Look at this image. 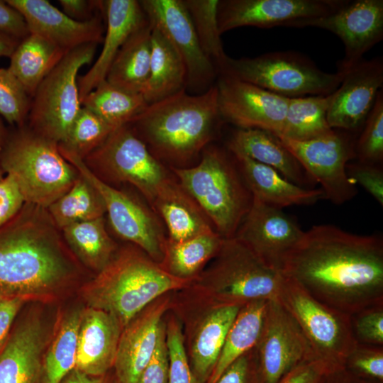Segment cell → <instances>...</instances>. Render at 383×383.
Segmentation results:
<instances>
[{
	"label": "cell",
	"instance_id": "6da1fadb",
	"mask_svg": "<svg viewBox=\"0 0 383 383\" xmlns=\"http://www.w3.org/2000/svg\"><path fill=\"white\" fill-rule=\"evenodd\" d=\"M281 272L318 301L351 315L383 303V240L316 225L287 255Z\"/></svg>",
	"mask_w": 383,
	"mask_h": 383
},
{
	"label": "cell",
	"instance_id": "7a4b0ae2",
	"mask_svg": "<svg viewBox=\"0 0 383 383\" xmlns=\"http://www.w3.org/2000/svg\"><path fill=\"white\" fill-rule=\"evenodd\" d=\"M60 231L47 209L27 203L0 227V299L43 297L73 278Z\"/></svg>",
	"mask_w": 383,
	"mask_h": 383
},
{
	"label": "cell",
	"instance_id": "3957f363",
	"mask_svg": "<svg viewBox=\"0 0 383 383\" xmlns=\"http://www.w3.org/2000/svg\"><path fill=\"white\" fill-rule=\"evenodd\" d=\"M221 120L213 85L196 94L184 89L149 104L128 125L160 161L180 165L201 154Z\"/></svg>",
	"mask_w": 383,
	"mask_h": 383
},
{
	"label": "cell",
	"instance_id": "277c9868",
	"mask_svg": "<svg viewBox=\"0 0 383 383\" xmlns=\"http://www.w3.org/2000/svg\"><path fill=\"white\" fill-rule=\"evenodd\" d=\"M185 283L140 253L125 250L83 287L82 296L89 307L112 314L123 328L152 300Z\"/></svg>",
	"mask_w": 383,
	"mask_h": 383
},
{
	"label": "cell",
	"instance_id": "5b68a950",
	"mask_svg": "<svg viewBox=\"0 0 383 383\" xmlns=\"http://www.w3.org/2000/svg\"><path fill=\"white\" fill-rule=\"evenodd\" d=\"M172 170L215 231L224 239L233 238L252 205V195L233 155L208 145L196 165Z\"/></svg>",
	"mask_w": 383,
	"mask_h": 383
},
{
	"label": "cell",
	"instance_id": "8992f818",
	"mask_svg": "<svg viewBox=\"0 0 383 383\" xmlns=\"http://www.w3.org/2000/svg\"><path fill=\"white\" fill-rule=\"evenodd\" d=\"M9 131L0 150V163L25 203L48 209L79 177L77 170L61 154L58 143L26 124Z\"/></svg>",
	"mask_w": 383,
	"mask_h": 383
},
{
	"label": "cell",
	"instance_id": "52a82bcc",
	"mask_svg": "<svg viewBox=\"0 0 383 383\" xmlns=\"http://www.w3.org/2000/svg\"><path fill=\"white\" fill-rule=\"evenodd\" d=\"M218 74L245 81L286 98L328 95L340 86L345 73L326 72L296 52H273L255 57L228 56Z\"/></svg>",
	"mask_w": 383,
	"mask_h": 383
},
{
	"label": "cell",
	"instance_id": "ba28073f",
	"mask_svg": "<svg viewBox=\"0 0 383 383\" xmlns=\"http://www.w3.org/2000/svg\"><path fill=\"white\" fill-rule=\"evenodd\" d=\"M96 46L85 44L67 52L43 80L31 99L28 120L32 131L58 144L65 140L82 107L78 72L92 62Z\"/></svg>",
	"mask_w": 383,
	"mask_h": 383
},
{
	"label": "cell",
	"instance_id": "9c48e42d",
	"mask_svg": "<svg viewBox=\"0 0 383 383\" xmlns=\"http://www.w3.org/2000/svg\"><path fill=\"white\" fill-rule=\"evenodd\" d=\"M277 299L299 325L315 357L343 366L357 343L350 315L318 301L284 275Z\"/></svg>",
	"mask_w": 383,
	"mask_h": 383
},
{
	"label": "cell",
	"instance_id": "30bf717a",
	"mask_svg": "<svg viewBox=\"0 0 383 383\" xmlns=\"http://www.w3.org/2000/svg\"><path fill=\"white\" fill-rule=\"evenodd\" d=\"M219 258L211 273L221 304L242 306L257 300L277 299L283 274L266 265L235 238L223 239Z\"/></svg>",
	"mask_w": 383,
	"mask_h": 383
},
{
	"label": "cell",
	"instance_id": "8fae6325",
	"mask_svg": "<svg viewBox=\"0 0 383 383\" xmlns=\"http://www.w3.org/2000/svg\"><path fill=\"white\" fill-rule=\"evenodd\" d=\"M83 160L116 180L135 187L151 205L170 179L162 163L128 124L116 128Z\"/></svg>",
	"mask_w": 383,
	"mask_h": 383
},
{
	"label": "cell",
	"instance_id": "7c38bea8",
	"mask_svg": "<svg viewBox=\"0 0 383 383\" xmlns=\"http://www.w3.org/2000/svg\"><path fill=\"white\" fill-rule=\"evenodd\" d=\"M60 148L63 157L101 196L114 232L121 238L135 244L153 260L163 259L167 240L155 213L134 197L106 184L82 158Z\"/></svg>",
	"mask_w": 383,
	"mask_h": 383
},
{
	"label": "cell",
	"instance_id": "4fadbf2b",
	"mask_svg": "<svg viewBox=\"0 0 383 383\" xmlns=\"http://www.w3.org/2000/svg\"><path fill=\"white\" fill-rule=\"evenodd\" d=\"M277 137L313 181L321 185L325 199L340 205L357 194L355 184L346 172L347 164L355 157V142L346 133L334 129L327 135L301 141Z\"/></svg>",
	"mask_w": 383,
	"mask_h": 383
},
{
	"label": "cell",
	"instance_id": "5bb4252c",
	"mask_svg": "<svg viewBox=\"0 0 383 383\" xmlns=\"http://www.w3.org/2000/svg\"><path fill=\"white\" fill-rule=\"evenodd\" d=\"M150 26L158 30L182 59L187 70L186 90L202 92L218 74L204 54L183 0L139 1Z\"/></svg>",
	"mask_w": 383,
	"mask_h": 383
},
{
	"label": "cell",
	"instance_id": "9a60e30c",
	"mask_svg": "<svg viewBox=\"0 0 383 383\" xmlns=\"http://www.w3.org/2000/svg\"><path fill=\"white\" fill-rule=\"evenodd\" d=\"M255 348L265 383H279L297 365L317 359L299 325L277 299L267 301Z\"/></svg>",
	"mask_w": 383,
	"mask_h": 383
},
{
	"label": "cell",
	"instance_id": "2e32d148",
	"mask_svg": "<svg viewBox=\"0 0 383 383\" xmlns=\"http://www.w3.org/2000/svg\"><path fill=\"white\" fill-rule=\"evenodd\" d=\"M308 26L327 30L342 40L345 55L338 65V71L345 72L382 40L383 1H345L328 15L299 21L292 27Z\"/></svg>",
	"mask_w": 383,
	"mask_h": 383
},
{
	"label": "cell",
	"instance_id": "e0dca14e",
	"mask_svg": "<svg viewBox=\"0 0 383 383\" xmlns=\"http://www.w3.org/2000/svg\"><path fill=\"white\" fill-rule=\"evenodd\" d=\"M216 85L223 120L238 128H256L276 135L281 134L289 98L225 74H218Z\"/></svg>",
	"mask_w": 383,
	"mask_h": 383
},
{
	"label": "cell",
	"instance_id": "ac0fdd59",
	"mask_svg": "<svg viewBox=\"0 0 383 383\" xmlns=\"http://www.w3.org/2000/svg\"><path fill=\"white\" fill-rule=\"evenodd\" d=\"M342 0H222L218 6L221 34L253 26L292 27L294 23L328 15L340 8Z\"/></svg>",
	"mask_w": 383,
	"mask_h": 383
},
{
	"label": "cell",
	"instance_id": "d6986e66",
	"mask_svg": "<svg viewBox=\"0 0 383 383\" xmlns=\"http://www.w3.org/2000/svg\"><path fill=\"white\" fill-rule=\"evenodd\" d=\"M304 232L282 209L252 197V205L234 237L266 265L281 272L286 257Z\"/></svg>",
	"mask_w": 383,
	"mask_h": 383
},
{
	"label": "cell",
	"instance_id": "ffe728a7",
	"mask_svg": "<svg viewBox=\"0 0 383 383\" xmlns=\"http://www.w3.org/2000/svg\"><path fill=\"white\" fill-rule=\"evenodd\" d=\"M327 112L332 129L355 131L362 128L383 87L382 57L362 60L344 72Z\"/></svg>",
	"mask_w": 383,
	"mask_h": 383
},
{
	"label": "cell",
	"instance_id": "44dd1931",
	"mask_svg": "<svg viewBox=\"0 0 383 383\" xmlns=\"http://www.w3.org/2000/svg\"><path fill=\"white\" fill-rule=\"evenodd\" d=\"M24 18L30 33L36 34L66 52L82 45L102 43L104 28L101 15L77 21L47 0H6Z\"/></svg>",
	"mask_w": 383,
	"mask_h": 383
},
{
	"label": "cell",
	"instance_id": "7402d4cb",
	"mask_svg": "<svg viewBox=\"0 0 383 383\" xmlns=\"http://www.w3.org/2000/svg\"><path fill=\"white\" fill-rule=\"evenodd\" d=\"M122 328L106 311L89 306L82 310L74 368L89 376H104L114 365Z\"/></svg>",
	"mask_w": 383,
	"mask_h": 383
},
{
	"label": "cell",
	"instance_id": "603a6c76",
	"mask_svg": "<svg viewBox=\"0 0 383 383\" xmlns=\"http://www.w3.org/2000/svg\"><path fill=\"white\" fill-rule=\"evenodd\" d=\"M103 9L106 31L101 51L88 72L77 79L81 101L106 79L109 70L121 48L147 21L139 1H103Z\"/></svg>",
	"mask_w": 383,
	"mask_h": 383
},
{
	"label": "cell",
	"instance_id": "cb8c5ba5",
	"mask_svg": "<svg viewBox=\"0 0 383 383\" xmlns=\"http://www.w3.org/2000/svg\"><path fill=\"white\" fill-rule=\"evenodd\" d=\"M45 340L38 318L18 322L0 350V383H40Z\"/></svg>",
	"mask_w": 383,
	"mask_h": 383
},
{
	"label": "cell",
	"instance_id": "d4e9b609",
	"mask_svg": "<svg viewBox=\"0 0 383 383\" xmlns=\"http://www.w3.org/2000/svg\"><path fill=\"white\" fill-rule=\"evenodd\" d=\"M165 306H153L123 328L113 365L119 383H137L155 347Z\"/></svg>",
	"mask_w": 383,
	"mask_h": 383
},
{
	"label": "cell",
	"instance_id": "484cf974",
	"mask_svg": "<svg viewBox=\"0 0 383 383\" xmlns=\"http://www.w3.org/2000/svg\"><path fill=\"white\" fill-rule=\"evenodd\" d=\"M228 150L269 166L287 179L304 187L315 182L292 153L274 134L256 128H237L227 143Z\"/></svg>",
	"mask_w": 383,
	"mask_h": 383
},
{
	"label": "cell",
	"instance_id": "4316f807",
	"mask_svg": "<svg viewBox=\"0 0 383 383\" xmlns=\"http://www.w3.org/2000/svg\"><path fill=\"white\" fill-rule=\"evenodd\" d=\"M231 154L252 197L267 205L282 209L290 206L311 205L325 199L320 187L299 186L269 166L242 155Z\"/></svg>",
	"mask_w": 383,
	"mask_h": 383
},
{
	"label": "cell",
	"instance_id": "83f0119b",
	"mask_svg": "<svg viewBox=\"0 0 383 383\" xmlns=\"http://www.w3.org/2000/svg\"><path fill=\"white\" fill-rule=\"evenodd\" d=\"M152 206L164 221L170 241L180 242L215 231L195 201L171 178L161 188Z\"/></svg>",
	"mask_w": 383,
	"mask_h": 383
},
{
	"label": "cell",
	"instance_id": "f1b7e54d",
	"mask_svg": "<svg viewBox=\"0 0 383 383\" xmlns=\"http://www.w3.org/2000/svg\"><path fill=\"white\" fill-rule=\"evenodd\" d=\"M186 84L187 70L182 59L167 40L152 27L150 72L140 94L149 105L186 89Z\"/></svg>",
	"mask_w": 383,
	"mask_h": 383
},
{
	"label": "cell",
	"instance_id": "f546056e",
	"mask_svg": "<svg viewBox=\"0 0 383 383\" xmlns=\"http://www.w3.org/2000/svg\"><path fill=\"white\" fill-rule=\"evenodd\" d=\"M66 51L33 33L22 39L10 56L8 69L33 97L38 86Z\"/></svg>",
	"mask_w": 383,
	"mask_h": 383
},
{
	"label": "cell",
	"instance_id": "4dcf8cb0",
	"mask_svg": "<svg viewBox=\"0 0 383 383\" xmlns=\"http://www.w3.org/2000/svg\"><path fill=\"white\" fill-rule=\"evenodd\" d=\"M152 27L147 20L119 50L106 80L127 91L140 93L148 80L151 57Z\"/></svg>",
	"mask_w": 383,
	"mask_h": 383
},
{
	"label": "cell",
	"instance_id": "1f68e13d",
	"mask_svg": "<svg viewBox=\"0 0 383 383\" xmlns=\"http://www.w3.org/2000/svg\"><path fill=\"white\" fill-rule=\"evenodd\" d=\"M241 306L220 304L205 318L194 339L192 362L199 383L208 381L216 366L227 334Z\"/></svg>",
	"mask_w": 383,
	"mask_h": 383
},
{
	"label": "cell",
	"instance_id": "d6a6232c",
	"mask_svg": "<svg viewBox=\"0 0 383 383\" xmlns=\"http://www.w3.org/2000/svg\"><path fill=\"white\" fill-rule=\"evenodd\" d=\"M267 301L257 300L240 307L207 383H216L228 367L255 348L262 330Z\"/></svg>",
	"mask_w": 383,
	"mask_h": 383
},
{
	"label": "cell",
	"instance_id": "836d02e7",
	"mask_svg": "<svg viewBox=\"0 0 383 383\" xmlns=\"http://www.w3.org/2000/svg\"><path fill=\"white\" fill-rule=\"evenodd\" d=\"M82 106L117 128L130 123L148 104L140 93L119 88L105 79L82 100Z\"/></svg>",
	"mask_w": 383,
	"mask_h": 383
},
{
	"label": "cell",
	"instance_id": "e575fe53",
	"mask_svg": "<svg viewBox=\"0 0 383 383\" xmlns=\"http://www.w3.org/2000/svg\"><path fill=\"white\" fill-rule=\"evenodd\" d=\"M333 96H309L289 99L282 131L277 136L294 140H308L331 133L327 112Z\"/></svg>",
	"mask_w": 383,
	"mask_h": 383
},
{
	"label": "cell",
	"instance_id": "d590c367",
	"mask_svg": "<svg viewBox=\"0 0 383 383\" xmlns=\"http://www.w3.org/2000/svg\"><path fill=\"white\" fill-rule=\"evenodd\" d=\"M104 216L70 225L61 230L63 238L87 267L101 271L111 260L115 246Z\"/></svg>",
	"mask_w": 383,
	"mask_h": 383
},
{
	"label": "cell",
	"instance_id": "8d00e7d4",
	"mask_svg": "<svg viewBox=\"0 0 383 383\" xmlns=\"http://www.w3.org/2000/svg\"><path fill=\"white\" fill-rule=\"evenodd\" d=\"M46 209L60 231L76 223L102 217L106 213L101 196L80 174L72 186Z\"/></svg>",
	"mask_w": 383,
	"mask_h": 383
},
{
	"label": "cell",
	"instance_id": "74e56055",
	"mask_svg": "<svg viewBox=\"0 0 383 383\" xmlns=\"http://www.w3.org/2000/svg\"><path fill=\"white\" fill-rule=\"evenodd\" d=\"M82 311L62 317L44 353L40 383H61L75 367L77 337Z\"/></svg>",
	"mask_w": 383,
	"mask_h": 383
},
{
	"label": "cell",
	"instance_id": "f35d334b",
	"mask_svg": "<svg viewBox=\"0 0 383 383\" xmlns=\"http://www.w3.org/2000/svg\"><path fill=\"white\" fill-rule=\"evenodd\" d=\"M223 239L216 231H212L180 242L167 240L164 257H166L167 272L184 279L192 276L218 252Z\"/></svg>",
	"mask_w": 383,
	"mask_h": 383
},
{
	"label": "cell",
	"instance_id": "ab89813d",
	"mask_svg": "<svg viewBox=\"0 0 383 383\" xmlns=\"http://www.w3.org/2000/svg\"><path fill=\"white\" fill-rule=\"evenodd\" d=\"M191 17L199 45L218 74L228 55L218 23V0H183Z\"/></svg>",
	"mask_w": 383,
	"mask_h": 383
},
{
	"label": "cell",
	"instance_id": "60d3db41",
	"mask_svg": "<svg viewBox=\"0 0 383 383\" xmlns=\"http://www.w3.org/2000/svg\"><path fill=\"white\" fill-rule=\"evenodd\" d=\"M115 129L82 106L67 138L58 146L84 159L98 148Z\"/></svg>",
	"mask_w": 383,
	"mask_h": 383
},
{
	"label": "cell",
	"instance_id": "b9f144b4",
	"mask_svg": "<svg viewBox=\"0 0 383 383\" xmlns=\"http://www.w3.org/2000/svg\"><path fill=\"white\" fill-rule=\"evenodd\" d=\"M362 131L355 143V157L360 162L377 165L383 159V91L381 89L367 116Z\"/></svg>",
	"mask_w": 383,
	"mask_h": 383
},
{
	"label": "cell",
	"instance_id": "7bdbcfd3",
	"mask_svg": "<svg viewBox=\"0 0 383 383\" xmlns=\"http://www.w3.org/2000/svg\"><path fill=\"white\" fill-rule=\"evenodd\" d=\"M31 96L8 68H0V115L11 125L26 124Z\"/></svg>",
	"mask_w": 383,
	"mask_h": 383
},
{
	"label": "cell",
	"instance_id": "ee69618b",
	"mask_svg": "<svg viewBox=\"0 0 383 383\" xmlns=\"http://www.w3.org/2000/svg\"><path fill=\"white\" fill-rule=\"evenodd\" d=\"M343 367L360 380L383 382V346L357 343Z\"/></svg>",
	"mask_w": 383,
	"mask_h": 383
},
{
	"label": "cell",
	"instance_id": "f6af8a7d",
	"mask_svg": "<svg viewBox=\"0 0 383 383\" xmlns=\"http://www.w3.org/2000/svg\"><path fill=\"white\" fill-rule=\"evenodd\" d=\"M166 341L169 357L167 383H199L190 369L183 335L177 323H170L166 331Z\"/></svg>",
	"mask_w": 383,
	"mask_h": 383
},
{
	"label": "cell",
	"instance_id": "bcb514c9",
	"mask_svg": "<svg viewBox=\"0 0 383 383\" xmlns=\"http://www.w3.org/2000/svg\"><path fill=\"white\" fill-rule=\"evenodd\" d=\"M356 343L383 346V303L350 315Z\"/></svg>",
	"mask_w": 383,
	"mask_h": 383
},
{
	"label": "cell",
	"instance_id": "7dc6e473",
	"mask_svg": "<svg viewBox=\"0 0 383 383\" xmlns=\"http://www.w3.org/2000/svg\"><path fill=\"white\" fill-rule=\"evenodd\" d=\"M169 357L166 331L162 322L155 347L137 383H167Z\"/></svg>",
	"mask_w": 383,
	"mask_h": 383
},
{
	"label": "cell",
	"instance_id": "c3c4849f",
	"mask_svg": "<svg viewBox=\"0 0 383 383\" xmlns=\"http://www.w3.org/2000/svg\"><path fill=\"white\" fill-rule=\"evenodd\" d=\"M346 172L355 184H358L381 206L383 205V172L377 165L348 163Z\"/></svg>",
	"mask_w": 383,
	"mask_h": 383
},
{
	"label": "cell",
	"instance_id": "681fc988",
	"mask_svg": "<svg viewBox=\"0 0 383 383\" xmlns=\"http://www.w3.org/2000/svg\"><path fill=\"white\" fill-rule=\"evenodd\" d=\"M216 383H265L255 348L235 361Z\"/></svg>",
	"mask_w": 383,
	"mask_h": 383
},
{
	"label": "cell",
	"instance_id": "f907efd6",
	"mask_svg": "<svg viewBox=\"0 0 383 383\" xmlns=\"http://www.w3.org/2000/svg\"><path fill=\"white\" fill-rule=\"evenodd\" d=\"M335 365L319 359L304 362L291 370L279 383H323Z\"/></svg>",
	"mask_w": 383,
	"mask_h": 383
},
{
	"label": "cell",
	"instance_id": "816d5d0a",
	"mask_svg": "<svg viewBox=\"0 0 383 383\" xmlns=\"http://www.w3.org/2000/svg\"><path fill=\"white\" fill-rule=\"evenodd\" d=\"M24 204L16 184L6 174L0 180V227L13 218Z\"/></svg>",
	"mask_w": 383,
	"mask_h": 383
},
{
	"label": "cell",
	"instance_id": "f5cc1de1",
	"mask_svg": "<svg viewBox=\"0 0 383 383\" xmlns=\"http://www.w3.org/2000/svg\"><path fill=\"white\" fill-rule=\"evenodd\" d=\"M29 33L23 16L6 1L0 0V34L21 41Z\"/></svg>",
	"mask_w": 383,
	"mask_h": 383
},
{
	"label": "cell",
	"instance_id": "db71d44e",
	"mask_svg": "<svg viewBox=\"0 0 383 383\" xmlns=\"http://www.w3.org/2000/svg\"><path fill=\"white\" fill-rule=\"evenodd\" d=\"M27 300L22 297L0 299V350L9 338L15 318Z\"/></svg>",
	"mask_w": 383,
	"mask_h": 383
},
{
	"label": "cell",
	"instance_id": "11a10c76",
	"mask_svg": "<svg viewBox=\"0 0 383 383\" xmlns=\"http://www.w3.org/2000/svg\"><path fill=\"white\" fill-rule=\"evenodd\" d=\"M59 3L67 16L80 21L94 18L97 15L92 13L103 9V1L60 0Z\"/></svg>",
	"mask_w": 383,
	"mask_h": 383
},
{
	"label": "cell",
	"instance_id": "9f6ffc18",
	"mask_svg": "<svg viewBox=\"0 0 383 383\" xmlns=\"http://www.w3.org/2000/svg\"><path fill=\"white\" fill-rule=\"evenodd\" d=\"M323 383H360V380L343 366H338L327 374Z\"/></svg>",
	"mask_w": 383,
	"mask_h": 383
},
{
	"label": "cell",
	"instance_id": "6f0895ef",
	"mask_svg": "<svg viewBox=\"0 0 383 383\" xmlns=\"http://www.w3.org/2000/svg\"><path fill=\"white\" fill-rule=\"evenodd\" d=\"M61 383H105V381L103 376H89L74 368Z\"/></svg>",
	"mask_w": 383,
	"mask_h": 383
},
{
	"label": "cell",
	"instance_id": "680465c9",
	"mask_svg": "<svg viewBox=\"0 0 383 383\" xmlns=\"http://www.w3.org/2000/svg\"><path fill=\"white\" fill-rule=\"evenodd\" d=\"M19 42V40L0 34V57H10Z\"/></svg>",
	"mask_w": 383,
	"mask_h": 383
},
{
	"label": "cell",
	"instance_id": "91938a15",
	"mask_svg": "<svg viewBox=\"0 0 383 383\" xmlns=\"http://www.w3.org/2000/svg\"><path fill=\"white\" fill-rule=\"evenodd\" d=\"M7 133H8V129L5 127V126L4 125L0 118V150L6 140Z\"/></svg>",
	"mask_w": 383,
	"mask_h": 383
},
{
	"label": "cell",
	"instance_id": "94428289",
	"mask_svg": "<svg viewBox=\"0 0 383 383\" xmlns=\"http://www.w3.org/2000/svg\"><path fill=\"white\" fill-rule=\"evenodd\" d=\"M360 383H383V382L374 380H360Z\"/></svg>",
	"mask_w": 383,
	"mask_h": 383
},
{
	"label": "cell",
	"instance_id": "6125c7cd",
	"mask_svg": "<svg viewBox=\"0 0 383 383\" xmlns=\"http://www.w3.org/2000/svg\"><path fill=\"white\" fill-rule=\"evenodd\" d=\"M4 172L1 168V163H0V180L2 179L4 177Z\"/></svg>",
	"mask_w": 383,
	"mask_h": 383
},
{
	"label": "cell",
	"instance_id": "be15d7a7",
	"mask_svg": "<svg viewBox=\"0 0 383 383\" xmlns=\"http://www.w3.org/2000/svg\"></svg>",
	"mask_w": 383,
	"mask_h": 383
}]
</instances>
